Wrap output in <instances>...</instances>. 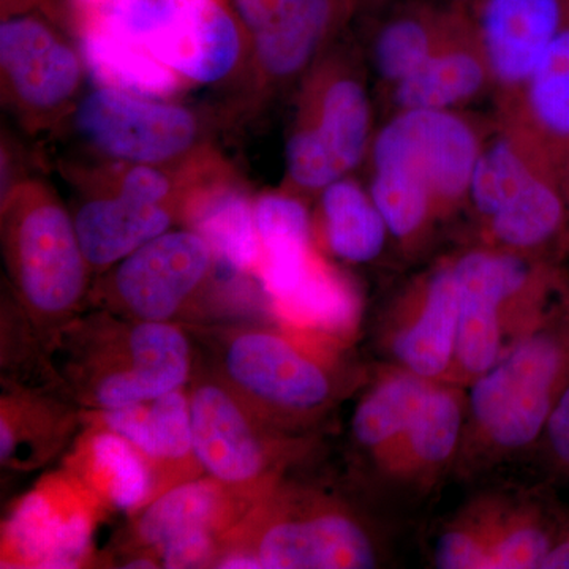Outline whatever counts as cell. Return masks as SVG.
Wrapping results in <instances>:
<instances>
[{"label":"cell","instance_id":"obj_9","mask_svg":"<svg viewBox=\"0 0 569 569\" xmlns=\"http://www.w3.org/2000/svg\"><path fill=\"white\" fill-rule=\"evenodd\" d=\"M89 26L140 44L193 86L244 84L247 41L231 0H116L71 36Z\"/></svg>","mask_w":569,"mask_h":569},{"label":"cell","instance_id":"obj_38","mask_svg":"<svg viewBox=\"0 0 569 569\" xmlns=\"http://www.w3.org/2000/svg\"><path fill=\"white\" fill-rule=\"evenodd\" d=\"M112 2L116 0H62L67 31L71 33L78 26L99 17Z\"/></svg>","mask_w":569,"mask_h":569},{"label":"cell","instance_id":"obj_11","mask_svg":"<svg viewBox=\"0 0 569 569\" xmlns=\"http://www.w3.org/2000/svg\"><path fill=\"white\" fill-rule=\"evenodd\" d=\"M492 121L463 110L391 112L373 134L370 174L391 179L436 206L441 223L467 208L468 190Z\"/></svg>","mask_w":569,"mask_h":569},{"label":"cell","instance_id":"obj_17","mask_svg":"<svg viewBox=\"0 0 569 569\" xmlns=\"http://www.w3.org/2000/svg\"><path fill=\"white\" fill-rule=\"evenodd\" d=\"M459 287L449 257L418 276L389 309L381 346L389 365L448 381L459 331Z\"/></svg>","mask_w":569,"mask_h":569},{"label":"cell","instance_id":"obj_33","mask_svg":"<svg viewBox=\"0 0 569 569\" xmlns=\"http://www.w3.org/2000/svg\"><path fill=\"white\" fill-rule=\"evenodd\" d=\"M501 496L471 500L445 523L433 545V567L441 569H492Z\"/></svg>","mask_w":569,"mask_h":569},{"label":"cell","instance_id":"obj_39","mask_svg":"<svg viewBox=\"0 0 569 569\" xmlns=\"http://www.w3.org/2000/svg\"><path fill=\"white\" fill-rule=\"evenodd\" d=\"M377 2H380V0H358L359 9H362V7L376 6Z\"/></svg>","mask_w":569,"mask_h":569},{"label":"cell","instance_id":"obj_30","mask_svg":"<svg viewBox=\"0 0 569 569\" xmlns=\"http://www.w3.org/2000/svg\"><path fill=\"white\" fill-rule=\"evenodd\" d=\"M437 383L389 365L361 397L351 419V433L356 445L372 459L378 470L395 451Z\"/></svg>","mask_w":569,"mask_h":569},{"label":"cell","instance_id":"obj_1","mask_svg":"<svg viewBox=\"0 0 569 569\" xmlns=\"http://www.w3.org/2000/svg\"><path fill=\"white\" fill-rule=\"evenodd\" d=\"M569 388V284L546 317L467 389L456 467L466 473L537 449Z\"/></svg>","mask_w":569,"mask_h":569},{"label":"cell","instance_id":"obj_28","mask_svg":"<svg viewBox=\"0 0 569 569\" xmlns=\"http://www.w3.org/2000/svg\"><path fill=\"white\" fill-rule=\"evenodd\" d=\"M69 471L104 505L134 512L153 492L151 466L129 440L93 425L70 459Z\"/></svg>","mask_w":569,"mask_h":569},{"label":"cell","instance_id":"obj_37","mask_svg":"<svg viewBox=\"0 0 569 569\" xmlns=\"http://www.w3.org/2000/svg\"><path fill=\"white\" fill-rule=\"evenodd\" d=\"M29 11H41L67 29L62 0H0L2 18L29 13Z\"/></svg>","mask_w":569,"mask_h":569},{"label":"cell","instance_id":"obj_12","mask_svg":"<svg viewBox=\"0 0 569 569\" xmlns=\"http://www.w3.org/2000/svg\"><path fill=\"white\" fill-rule=\"evenodd\" d=\"M41 11L0 22V99L29 134L58 133L84 96L77 40Z\"/></svg>","mask_w":569,"mask_h":569},{"label":"cell","instance_id":"obj_24","mask_svg":"<svg viewBox=\"0 0 569 569\" xmlns=\"http://www.w3.org/2000/svg\"><path fill=\"white\" fill-rule=\"evenodd\" d=\"M74 227L92 272H107L179 222L174 206L142 203L121 194H80Z\"/></svg>","mask_w":569,"mask_h":569},{"label":"cell","instance_id":"obj_27","mask_svg":"<svg viewBox=\"0 0 569 569\" xmlns=\"http://www.w3.org/2000/svg\"><path fill=\"white\" fill-rule=\"evenodd\" d=\"M313 231L320 249L348 264L376 261L391 239L369 189L343 176L318 193Z\"/></svg>","mask_w":569,"mask_h":569},{"label":"cell","instance_id":"obj_25","mask_svg":"<svg viewBox=\"0 0 569 569\" xmlns=\"http://www.w3.org/2000/svg\"><path fill=\"white\" fill-rule=\"evenodd\" d=\"M463 11L462 2L432 0H410L389 11L370 39V67L378 82L391 91L406 80L455 31Z\"/></svg>","mask_w":569,"mask_h":569},{"label":"cell","instance_id":"obj_35","mask_svg":"<svg viewBox=\"0 0 569 569\" xmlns=\"http://www.w3.org/2000/svg\"><path fill=\"white\" fill-rule=\"evenodd\" d=\"M92 425L102 426L111 432L129 440L134 448L140 449L149 466L156 459V441H153L151 406L148 402H137L132 406L111 408L96 411ZM152 470V468H151Z\"/></svg>","mask_w":569,"mask_h":569},{"label":"cell","instance_id":"obj_21","mask_svg":"<svg viewBox=\"0 0 569 569\" xmlns=\"http://www.w3.org/2000/svg\"><path fill=\"white\" fill-rule=\"evenodd\" d=\"M388 93L391 112L463 110L492 93L488 61L467 9L447 40Z\"/></svg>","mask_w":569,"mask_h":569},{"label":"cell","instance_id":"obj_20","mask_svg":"<svg viewBox=\"0 0 569 569\" xmlns=\"http://www.w3.org/2000/svg\"><path fill=\"white\" fill-rule=\"evenodd\" d=\"M477 242L565 266L569 258L568 194L541 168L500 211L478 223Z\"/></svg>","mask_w":569,"mask_h":569},{"label":"cell","instance_id":"obj_34","mask_svg":"<svg viewBox=\"0 0 569 569\" xmlns=\"http://www.w3.org/2000/svg\"><path fill=\"white\" fill-rule=\"evenodd\" d=\"M156 459L152 462L153 492L159 496V488L171 489L170 473L186 475L200 467L193 447L192 413L190 397L182 388L149 400ZM203 470V468H201ZM183 479V478H182ZM167 489V490H168Z\"/></svg>","mask_w":569,"mask_h":569},{"label":"cell","instance_id":"obj_23","mask_svg":"<svg viewBox=\"0 0 569 569\" xmlns=\"http://www.w3.org/2000/svg\"><path fill=\"white\" fill-rule=\"evenodd\" d=\"M467 425V389L438 381L380 468L388 478L429 485L458 463Z\"/></svg>","mask_w":569,"mask_h":569},{"label":"cell","instance_id":"obj_26","mask_svg":"<svg viewBox=\"0 0 569 569\" xmlns=\"http://www.w3.org/2000/svg\"><path fill=\"white\" fill-rule=\"evenodd\" d=\"M271 305L293 331L331 343L348 340L361 318V296L321 249L293 288Z\"/></svg>","mask_w":569,"mask_h":569},{"label":"cell","instance_id":"obj_14","mask_svg":"<svg viewBox=\"0 0 569 569\" xmlns=\"http://www.w3.org/2000/svg\"><path fill=\"white\" fill-rule=\"evenodd\" d=\"M103 505L70 471L41 479L3 522L2 568H81Z\"/></svg>","mask_w":569,"mask_h":569},{"label":"cell","instance_id":"obj_16","mask_svg":"<svg viewBox=\"0 0 569 569\" xmlns=\"http://www.w3.org/2000/svg\"><path fill=\"white\" fill-rule=\"evenodd\" d=\"M179 223L203 236L216 260V276L257 277L261 244L254 197L246 179L216 146L194 160L179 208Z\"/></svg>","mask_w":569,"mask_h":569},{"label":"cell","instance_id":"obj_22","mask_svg":"<svg viewBox=\"0 0 569 569\" xmlns=\"http://www.w3.org/2000/svg\"><path fill=\"white\" fill-rule=\"evenodd\" d=\"M252 505L209 475L181 482L141 508L133 526L134 552L157 560L164 546L194 531L213 530L224 537Z\"/></svg>","mask_w":569,"mask_h":569},{"label":"cell","instance_id":"obj_31","mask_svg":"<svg viewBox=\"0 0 569 569\" xmlns=\"http://www.w3.org/2000/svg\"><path fill=\"white\" fill-rule=\"evenodd\" d=\"M568 512L537 496H501L492 569H541Z\"/></svg>","mask_w":569,"mask_h":569},{"label":"cell","instance_id":"obj_4","mask_svg":"<svg viewBox=\"0 0 569 569\" xmlns=\"http://www.w3.org/2000/svg\"><path fill=\"white\" fill-rule=\"evenodd\" d=\"M295 92L282 187L310 201L365 162L376 134L366 66L355 44L346 37L337 41Z\"/></svg>","mask_w":569,"mask_h":569},{"label":"cell","instance_id":"obj_19","mask_svg":"<svg viewBox=\"0 0 569 569\" xmlns=\"http://www.w3.org/2000/svg\"><path fill=\"white\" fill-rule=\"evenodd\" d=\"M496 121L541 160L569 198V22L522 88L496 103Z\"/></svg>","mask_w":569,"mask_h":569},{"label":"cell","instance_id":"obj_18","mask_svg":"<svg viewBox=\"0 0 569 569\" xmlns=\"http://www.w3.org/2000/svg\"><path fill=\"white\" fill-rule=\"evenodd\" d=\"M485 51L496 103L522 88L569 22V0H460Z\"/></svg>","mask_w":569,"mask_h":569},{"label":"cell","instance_id":"obj_6","mask_svg":"<svg viewBox=\"0 0 569 569\" xmlns=\"http://www.w3.org/2000/svg\"><path fill=\"white\" fill-rule=\"evenodd\" d=\"M329 346L336 343L299 331L236 329L217 351V380L264 425L295 437L323 419L348 387Z\"/></svg>","mask_w":569,"mask_h":569},{"label":"cell","instance_id":"obj_8","mask_svg":"<svg viewBox=\"0 0 569 569\" xmlns=\"http://www.w3.org/2000/svg\"><path fill=\"white\" fill-rule=\"evenodd\" d=\"M233 122L228 108L206 110L96 86L58 133L73 138L74 156L171 168L211 148L217 129Z\"/></svg>","mask_w":569,"mask_h":569},{"label":"cell","instance_id":"obj_3","mask_svg":"<svg viewBox=\"0 0 569 569\" xmlns=\"http://www.w3.org/2000/svg\"><path fill=\"white\" fill-rule=\"evenodd\" d=\"M459 287V331L449 383L467 388L546 317L567 290L565 266L475 242L449 254Z\"/></svg>","mask_w":569,"mask_h":569},{"label":"cell","instance_id":"obj_7","mask_svg":"<svg viewBox=\"0 0 569 569\" xmlns=\"http://www.w3.org/2000/svg\"><path fill=\"white\" fill-rule=\"evenodd\" d=\"M0 197L3 260L18 301L41 325L69 323L92 274L73 213L50 183L33 176Z\"/></svg>","mask_w":569,"mask_h":569},{"label":"cell","instance_id":"obj_29","mask_svg":"<svg viewBox=\"0 0 569 569\" xmlns=\"http://www.w3.org/2000/svg\"><path fill=\"white\" fill-rule=\"evenodd\" d=\"M73 39L80 47L89 80L97 88L153 99H176L193 88L192 82L153 58L140 44L99 26L80 29L73 33Z\"/></svg>","mask_w":569,"mask_h":569},{"label":"cell","instance_id":"obj_32","mask_svg":"<svg viewBox=\"0 0 569 569\" xmlns=\"http://www.w3.org/2000/svg\"><path fill=\"white\" fill-rule=\"evenodd\" d=\"M71 427V413L39 397H2L0 462L3 467L33 468L58 451Z\"/></svg>","mask_w":569,"mask_h":569},{"label":"cell","instance_id":"obj_2","mask_svg":"<svg viewBox=\"0 0 569 569\" xmlns=\"http://www.w3.org/2000/svg\"><path fill=\"white\" fill-rule=\"evenodd\" d=\"M50 365L82 407L111 410L183 388L192 347L171 321L119 320L110 310L62 326Z\"/></svg>","mask_w":569,"mask_h":569},{"label":"cell","instance_id":"obj_15","mask_svg":"<svg viewBox=\"0 0 569 569\" xmlns=\"http://www.w3.org/2000/svg\"><path fill=\"white\" fill-rule=\"evenodd\" d=\"M102 291L111 312L141 321H171L216 276L203 236L168 230L108 269Z\"/></svg>","mask_w":569,"mask_h":569},{"label":"cell","instance_id":"obj_10","mask_svg":"<svg viewBox=\"0 0 569 569\" xmlns=\"http://www.w3.org/2000/svg\"><path fill=\"white\" fill-rule=\"evenodd\" d=\"M231 6L247 41L244 84L230 107L236 119L295 92L361 10L358 0H231Z\"/></svg>","mask_w":569,"mask_h":569},{"label":"cell","instance_id":"obj_5","mask_svg":"<svg viewBox=\"0 0 569 569\" xmlns=\"http://www.w3.org/2000/svg\"><path fill=\"white\" fill-rule=\"evenodd\" d=\"M223 552L249 553L260 569H369L383 560L380 538L362 512L343 498L283 479L224 535Z\"/></svg>","mask_w":569,"mask_h":569},{"label":"cell","instance_id":"obj_13","mask_svg":"<svg viewBox=\"0 0 569 569\" xmlns=\"http://www.w3.org/2000/svg\"><path fill=\"white\" fill-rule=\"evenodd\" d=\"M189 397L194 455L209 477L252 503L282 481L299 449L295 437L264 425L217 378L198 383Z\"/></svg>","mask_w":569,"mask_h":569},{"label":"cell","instance_id":"obj_36","mask_svg":"<svg viewBox=\"0 0 569 569\" xmlns=\"http://www.w3.org/2000/svg\"><path fill=\"white\" fill-rule=\"evenodd\" d=\"M537 451L550 478L569 486V388L553 408Z\"/></svg>","mask_w":569,"mask_h":569}]
</instances>
